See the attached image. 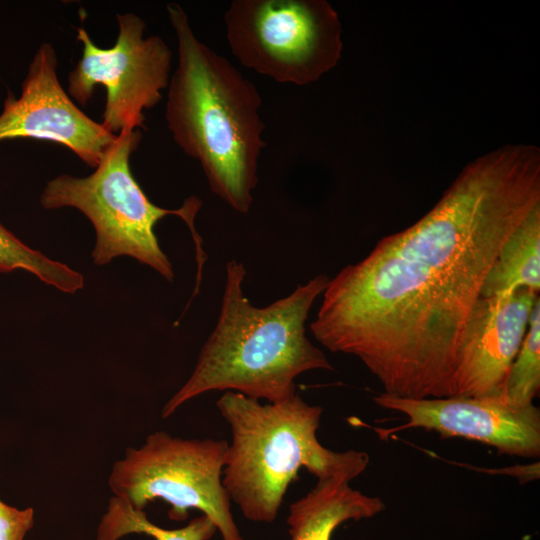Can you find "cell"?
<instances>
[{"mask_svg":"<svg viewBox=\"0 0 540 540\" xmlns=\"http://www.w3.org/2000/svg\"><path fill=\"white\" fill-rule=\"evenodd\" d=\"M540 204V150L505 145L468 163L417 222L329 282L310 324L357 357L384 394L454 396L464 331L508 236Z\"/></svg>","mask_w":540,"mask_h":540,"instance_id":"6da1fadb","label":"cell"},{"mask_svg":"<svg viewBox=\"0 0 540 540\" xmlns=\"http://www.w3.org/2000/svg\"><path fill=\"white\" fill-rule=\"evenodd\" d=\"M177 41L165 110L176 144L201 165L211 191L248 213L264 148L261 97L255 85L195 35L177 3L167 5Z\"/></svg>","mask_w":540,"mask_h":540,"instance_id":"7a4b0ae2","label":"cell"},{"mask_svg":"<svg viewBox=\"0 0 540 540\" xmlns=\"http://www.w3.org/2000/svg\"><path fill=\"white\" fill-rule=\"evenodd\" d=\"M245 275L241 262H227L215 328L189 379L164 405L163 418L210 391L282 402L296 395L295 379L302 373L333 370L323 351L306 335L309 311L330 278L317 275L288 296L256 307L243 292Z\"/></svg>","mask_w":540,"mask_h":540,"instance_id":"3957f363","label":"cell"},{"mask_svg":"<svg viewBox=\"0 0 540 540\" xmlns=\"http://www.w3.org/2000/svg\"><path fill=\"white\" fill-rule=\"evenodd\" d=\"M231 430L222 483L231 501L253 522L275 520L285 493L305 468L317 480L335 475L351 481L369 465L364 451H332L318 440L323 408L298 394L261 403L225 391L216 402Z\"/></svg>","mask_w":540,"mask_h":540,"instance_id":"277c9868","label":"cell"},{"mask_svg":"<svg viewBox=\"0 0 540 540\" xmlns=\"http://www.w3.org/2000/svg\"><path fill=\"white\" fill-rule=\"evenodd\" d=\"M141 137L139 129L125 127L92 174L53 178L46 183L40 203L47 210L75 208L90 220L96 232L91 253L94 264L101 266L116 257L129 256L170 282L174 279L173 267L160 248L154 228L162 218L178 216L189 227L195 243L199 284L206 255L195 217L202 201L190 196L181 207L167 209L149 200L130 169V156Z\"/></svg>","mask_w":540,"mask_h":540,"instance_id":"5b68a950","label":"cell"},{"mask_svg":"<svg viewBox=\"0 0 540 540\" xmlns=\"http://www.w3.org/2000/svg\"><path fill=\"white\" fill-rule=\"evenodd\" d=\"M224 23L236 59L278 83L316 82L342 56V25L326 0H233Z\"/></svg>","mask_w":540,"mask_h":540,"instance_id":"8992f818","label":"cell"},{"mask_svg":"<svg viewBox=\"0 0 540 540\" xmlns=\"http://www.w3.org/2000/svg\"><path fill=\"white\" fill-rule=\"evenodd\" d=\"M227 449L225 440L155 431L140 447L125 450L112 466L108 485L113 496L137 510L161 499L170 505L169 518L183 521L190 509H197L212 520L223 540H243L222 483Z\"/></svg>","mask_w":540,"mask_h":540,"instance_id":"52a82bcc","label":"cell"},{"mask_svg":"<svg viewBox=\"0 0 540 540\" xmlns=\"http://www.w3.org/2000/svg\"><path fill=\"white\" fill-rule=\"evenodd\" d=\"M118 36L110 48L98 47L84 27L76 39L82 55L68 75V95L86 106L95 87L106 89L101 125L118 135L125 127H144V111L162 99L170 81L172 53L159 36L145 37V22L134 13H118Z\"/></svg>","mask_w":540,"mask_h":540,"instance_id":"ba28073f","label":"cell"},{"mask_svg":"<svg viewBox=\"0 0 540 540\" xmlns=\"http://www.w3.org/2000/svg\"><path fill=\"white\" fill-rule=\"evenodd\" d=\"M373 401L407 418L400 426L373 428L381 440L406 429L422 428L442 439L460 437L487 444L499 455L540 456V409L534 404L515 408L502 396L411 399L384 393Z\"/></svg>","mask_w":540,"mask_h":540,"instance_id":"9c48e42d","label":"cell"},{"mask_svg":"<svg viewBox=\"0 0 540 540\" xmlns=\"http://www.w3.org/2000/svg\"><path fill=\"white\" fill-rule=\"evenodd\" d=\"M57 65L53 45L42 43L28 67L20 97L9 93L5 99L0 142L16 138L56 142L96 168L118 135L76 106L58 80Z\"/></svg>","mask_w":540,"mask_h":540,"instance_id":"30bf717a","label":"cell"},{"mask_svg":"<svg viewBox=\"0 0 540 540\" xmlns=\"http://www.w3.org/2000/svg\"><path fill=\"white\" fill-rule=\"evenodd\" d=\"M538 298L527 288L480 297L460 346L454 396H502Z\"/></svg>","mask_w":540,"mask_h":540,"instance_id":"8fae6325","label":"cell"},{"mask_svg":"<svg viewBox=\"0 0 540 540\" xmlns=\"http://www.w3.org/2000/svg\"><path fill=\"white\" fill-rule=\"evenodd\" d=\"M341 475L317 480L305 496L289 506L287 524L291 540H331L342 523L371 518L385 510V503L350 486Z\"/></svg>","mask_w":540,"mask_h":540,"instance_id":"7c38bea8","label":"cell"},{"mask_svg":"<svg viewBox=\"0 0 540 540\" xmlns=\"http://www.w3.org/2000/svg\"><path fill=\"white\" fill-rule=\"evenodd\" d=\"M519 288L540 291V204L517 225L501 246L481 289V297Z\"/></svg>","mask_w":540,"mask_h":540,"instance_id":"4fadbf2b","label":"cell"},{"mask_svg":"<svg viewBox=\"0 0 540 540\" xmlns=\"http://www.w3.org/2000/svg\"><path fill=\"white\" fill-rule=\"evenodd\" d=\"M217 531L206 515L177 529H165L152 523L144 510H137L125 500L112 496L97 528L96 540H120L130 534H144L153 540H209Z\"/></svg>","mask_w":540,"mask_h":540,"instance_id":"5bb4252c","label":"cell"},{"mask_svg":"<svg viewBox=\"0 0 540 540\" xmlns=\"http://www.w3.org/2000/svg\"><path fill=\"white\" fill-rule=\"evenodd\" d=\"M24 270L58 290L74 294L84 287V276L64 263L32 249L0 223V272Z\"/></svg>","mask_w":540,"mask_h":540,"instance_id":"9a60e30c","label":"cell"},{"mask_svg":"<svg viewBox=\"0 0 540 540\" xmlns=\"http://www.w3.org/2000/svg\"><path fill=\"white\" fill-rule=\"evenodd\" d=\"M540 391V299L531 312L520 349L509 369L502 398L512 407L533 404Z\"/></svg>","mask_w":540,"mask_h":540,"instance_id":"2e32d148","label":"cell"},{"mask_svg":"<svg viewBox=\"0 0 540 540\" xmlns=\"http://www.w3.org/2000/svg\"><path fill=\"white\" fill-rule=\"evenodd\" d=\"M34 509H18L0 500V540H24L34 525Z\"/></svg>","mask_w":540,"mask_h":540,"instance_id":"e0dca14e","label":"cell"}]
</instances>
